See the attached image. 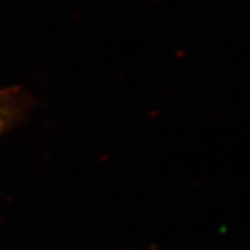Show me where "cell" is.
Wrapping results in <instances>:
<instances>
[{"label":"cell","mask_w":250,"mask_h":250,"mask_svg":"<svg viewBox=\"0 0 250 250\" xmlns=\"http://www.w3.org/2000/svg\"><path fill=\"white\" fill-rule=\"evenodd\" d=\"M25 106V96L18 88L0 89V132L16 123Z\"/></svg>","instance_id":"obj_1"}]
</instances>
